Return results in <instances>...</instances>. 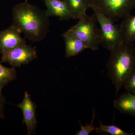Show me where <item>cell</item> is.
<instances>
[{"instance_id": "obj_1", "label": "cell", "mask_w": 135, "mask_h": 135, "mask_svg": "<svg viewBox=\"0 0 135 135\" xmlns=\"http://www.w3.org/2000/svg\"><path fill=\"white\" fill-rule=\"evenodd\" d=\"M12 24L32 42L42 40L49 31V21L45 11L27 2L18 3L12 10Z\"/></svg>"}, {"instance_id": "obj_2", "label": "cell", "mask_w": 135, "mask_h": 135, "mask_svg": "<svg viewBox=\"0 0 135 135\" xmlns=\"http://www.w3.org/2000/svg\"><path fill=\"white\" fill-rule=\"evenodd\" d=\"M106 68L107 75L117 95L128 77L135 70L134 44L124 43L111 51Z\"/></svg>"}, {"instance_id": "obj_3", "label": "cell", "mask_w": 135, "mask_h": 135, "mask_svg": "<svg viewBox=\"0 0 135 135\" xmlns=\"http://www.w3.org/2000/svg\"><path fill=\"white\" fill-rule=\"evenodd\" d=\"M95 14L79 20L68 31L83 42L87 49L97 50L101 45V32Z\"/></svg>"}, {"instance_id": "obj_4", "label": "cell", "mask_w": 135, "mask_h": 135, "mask_svg": "<svg viewBox=\"0 0 135 135\" xmlns=\"http://www.w3.org/2000/svg\"><path fill=\"white\" fill-rule=\"evenodd\" d=\"M90 8L95 10L114 21L130 15L135 8V0H89Z\"/></svg>"}, {"instance_id": "obj_5", "label": "cell", "mask_w": 135, "mask_h": 135, "mask_svg": "<svg viewBox=\"0 0 135 135\" xmlns=\"http://www.w3.org/2000/svg\"><path fill=\"white\" fill-rule=\"evenodd\" d=\"M100 26L101 45L110 51L124 43L120 27L113 20L95 10H92Z\"/></svg>"}, {"instance_id": "obj_6", "label": "cell", "mask_w": 135, "mask_h": 135, "mask_svg": "<svg viewBox=\"0 0 135 135\" xmlns=\"http://www.w3.org/2000/svg\"><path fill=\"white\" fill-rule=\"evenodd\" d=\"M1 54V63H8L15 67L27 64L37 56L35 48L26 44Z\"/></svg>"}, {"instance_id": "obj_7", "label": "cell", "mask_w": 135, "mask_h": 135, "mask_svg": "<svg viewBox=\"0 0 135 135\" xmlns=\"http://www.w3.org/2000/svg\"><path fill=\"white\" fill-rule=\"evenodd\" d=\"M20 30L13 24L5 30L0 31V52H7L25 44L21 36Z\"/></svg>"}, {"instance_id": "obj_8", "label": "cell", "mask_w": 135, "mask_h": 135, "mask_svg": "<svg viewBox=\"0 0 135 135\" xmlns=\"http://www.w3.org/2000/svg\"><path fill=\"white\" fill-rule=\"evenodd\" d=\"M17 106L22 110L23 117V123L26 125L27 134H33L35 133L37 123L36 107L34 103L32 101L28 92L26 91L25 92L23 99Z\"/></svg>"}, {"instance_id": "obj_9", "label": "cell", "mask_w": 135, "mask_h": 135, "mask_svg": "<svg viewBox=\"0 0 135 135\" xmlns=\"http://www.w3.org/2000/svg\"><path fill=\"white\" fill-rule=\"evenodd\" d=\"M46 5L45 11L47 17L55 16L60 20H70L72 17L66 3L64 0H42Z\"/></svg>"}, {"instance_id": "obj_10", "label": "cell", "mask_w": 135, "mask_h": 135, "mask_svg": "<svg viewBox=\"0 0 135 135\" xmlns=\"http://www.w3.org/2000/svg\"><path fill=\"white\" fill-rule=\"evenodd\" d=\"M65 44V57L75 56L81 53L87 47L83 42L67 30L62 34Z\"/></svg>"}, {"instance_id": "obj_11", "label": "cell", "mask_w": 135, "mask_h": 135, "mask_svg": "<svg viewBox=\"0 0 135 135\" xmlns=\"http://www.w3.org/2000/svg\"><path fill=\"white\" fill-rule=\"evenodd\" d=\"M115 109L122 113L135 116V95L127 92L114 101Z\"/></svg>"}, {"instance_id": "obj_12", "label": "cell", "mask_w": 135, "mask_h": 135, "mask_svg": "<svg viewBox=\"0 0 135 135\" xmlns=\"http://www.w3.org/2000/svg\"><path fill=\"white\" fill-rule=\"evenodd\" d=\"M66 3L73 19L79 20L87 16L90 8L89 0H64Z\"/></svg>"}, {"instance_id": "obj_13", "label": "cell", "mask_w": 135, "mask_h": 135, "mask_svg": "<svg viewBox=\"0 0 135 135\" xmlns=\"http://www.w3.org/2000/svg\"><path fill=\"white\" fill-rule=\"evenodd\" d=\"M120 29L124 43L134 44L135 41V15L123 18Z\"/></svg>"}, {"instance_id": "obj_14", "label": "cell", "mask_w": 135, "mask_h": 135, "mask_svg": "<svg viewBox=\"0 0 135 135\" xmlns=\"http://www.w3.org/2000/svg\"><path fill=\"white\" fill-rule=\"evenodd\" d=\"M17 72L15 67H6L0 63V94H2L3 88L17 78Z\"/></svg>"}, {"instance_id": "obj_15", "label": "cell", "mask_w": 135, "mask_h": 135, "mask_svg": "<svg viewBox=\"0 0 135 135\" xmlns=\"http://www.w3.org/2000/svg\"><path fill=\"white\" fill-rule=\"evenodd\" d=\"M100 126L96 130L97 133H106L112 135H133L132 133H129L122 130L119 127L114 125L107 126L104 125L99 122Z\"/></svg>"}, {"instance_id": "obj_16", "label": "cell", "mask_w": 135, "mask_h": 135, "mask_svg": "<svg viewBox=\"0 0 135 135\" xmlns=\"http://www.w3.org/2000/svg\"><path fill=\"white\" fill-rule=\"evenodd\" d=\"M95 117V109H94L91 123L89 124H86L85 126H83L81 125L80 122H79L80 126V129L75 134V135H89L93 131L97 130L98 129V128L95 127L93 124Z\"/></svg>"}, {"instance_id": "obj_17", "label": "cell", "mask_w": 135, "mask_h": 135, "mask_svg": "<svg viewBox=\"0 0 135 135\" xmlns=\"http://www.w3.org/2000/svg\"><path fill=\"white\" fill-rule=\"evenodd\" d=\"M123 86L127 92L135 95V70L128 77Z\"/></svg>"}, {"instance_id": "obj_18", "label": "cell", "mask_w": 135, "mask_h": 135, "mask_svg": "<svg viewBox=\"0 0 135 135\" xmlns=\"http://www.w3.org/2000/svg\"><path fill=\"white\" fill-rule=\"evenodd\" d=\"M6 99L2 94H0V118L4 119L5 114L4 113V109Z\"/></svg>"}, {"instance_id": "obj_19", "label": "cell", "mask_w": 135, "mask_h": 135, "mask_svg": "<svg viewBox=\"0 0 135 135\" xmlns=\"http://www.w3.org/2000/svg\"><path fill=\"white\" fill-rule=\"evenodd\" d=\"M25 1L27 2V1H28V0H25Z\"/></svg>"}]
</instances>
